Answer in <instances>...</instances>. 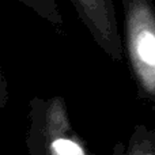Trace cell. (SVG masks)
Wrapping results in <instances>:
<instances>
[{"label": "cell", "instance_id": "cell-5", "mask_svg": "<svg viewBox=\"0 0 155 155\" xmlns=\"http://www.w3.org/2000/svg\"><path fill=\"white\" fill-rule=\"evenodd\" d=\"M18 2L30 8L33 12H35L40 18L51 23L56 29H61L64 25L56 0H18Z\"/></svg>", "mask_w": 155, "mask_h": 155}, {"label": "cell", "instance_id": "cell-1", "mask_svg": "<svg viewBox=\"0 0 155 155\" xmlns=\"http://www.w3.org/2000/svg\"><path fill=\"white\" fill-rule=\"evenodd\" d=\"M26 147L30 155H91L74 129L61 95L33 97L29 102Z\"/></svg>", "mask_w": 155, "mask_h": 155}, {"label": "cell", "instance_id": "cell-3", "mask_svg": "<svg viewBox=\"0 0 155 155\" xmlns=\"http://www.w3.org/2000/svg\"><path fill=\"white\" fill-rule=\"evenodd\" d=\"M95 44L113 60L123 61L124 48L113 0H70Z\"/></svg>", "mask_w": 155, "mask_h": 155}, {"label": "cell", "instance_id": "cell-2", "mask_svg": "<svg viewBox=\"0 0 155 155\" xmlns=\"http://www.w3.org/2000/svg\"><path fill=\"white\" fill-rule=\"evenodd\" d=\"M124 42L137 95L155 105V5L153 0H121Z\"/></svg>", "mask_w": 155, "mask_h": 155}, {"label": "cell", "instance_id": "cell-6", "mask_svg": "<svg viewBox=\"0 0 155 155\" xmlns=\"http://www.w3.org/2000/svg\"><path fill=\"white\" fill-rule=\"evenodd\" d=\"M8 98H10V93H8V83L4 76V71L3 67L0 65V109L7 105Z\"/></svg>", "mask_w": 155, "mask_h": 155}, {"label": "cell", "instance_id": "cell-4", "mask_svg": "<svg viewBox=\"0 0 155 155\" xmlns=\"http://www.w3.org/2000/svg\"><path fill=\"white\" fill-rule=\"evenodd\" d=\"M110 155H155V129L136 125L127 146L118 143Z\"/></svg>", "mask_w": 155, "mask_h": 155}]
</instances>
